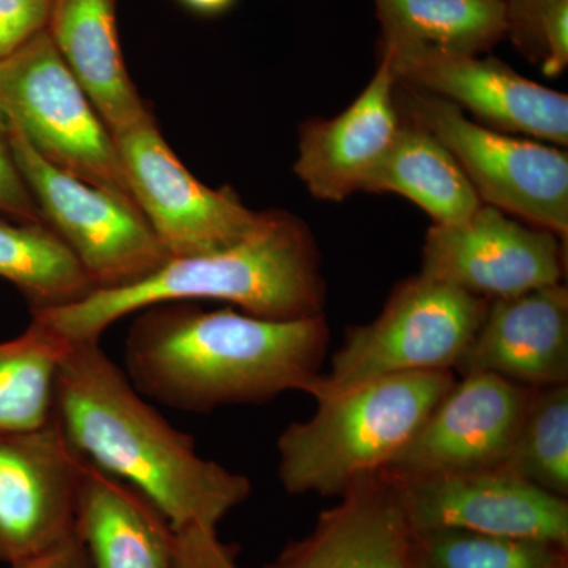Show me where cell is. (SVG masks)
Masks as SVG:
<instances>
[{"label": "cell", "mask_w": 568, "mask_h": 568, "mask_svg": "<svg viewBox=\"0 0 568 568\" xmlns=\"http://www.w3.org/2000/svg\"><path fill=\"white\" fill-rule=\"evenodd\" d=\"M125 338V373L153 402L211 413L304 392L323 373L324 315L274 321L233 308L164 302L140 310Z\"/></svg>", "instance_id": "6da1fadb"}, {"label": "cell", "mask_w": 568, "mask_h": 568, "mask_svg": "<svg viewBox=\"0 0 568 568\" xmlns=\"http://www.w3.org/2000/svg\"><path fill=\"white\" fill-rule=\"evenodd\" d=\"M54 420L85 462L136 488L175 530L216 529L252 495L248 477L201 457L192 436L142 399L100 342L63 351Z\"/></svg>", "instance_id": "7a4b0ae2"}, {"label": "cell", "mask_w": 568, "mask_h": 568, "mask_svg": "<svg viewBox=\"0 0 568 568\" xmlns=\"http://www.w3.org/2000/svg\"><path fill=\"white\" fill-rule=\"evenodd\" d=\"M324 294L320 253L308 227L290 213L264 212L237 244L170 257L140 282L32 312V321L73 345L100 342L115 321L164 302H226L264 320L293 321L323 315Z\"/></svg>", "instance_id": "3957f363"}, {"label": "cell", "mask_w": 568, "mask_h": 568, "mask_svg": "<svg viewBox=\"0 0 568 568\" xmlns=\"http://www.w3.org/2000/svg\"><path fill=\"white\" fill-rule=\"evenodd\" d=\"M455 381L452 369L407 373L316 402L315 416L276 440L280 481L291 495L342 496L390 465Z\"/></svg>", "instance_id": "277c9868"}, {"label": "cell", "mask_w": 568, "mask_h": 568, "mask_svg": "<svg viewBox=\"0 0 568 568\" xmlns=\"http://www.w3.org/2000/svg\"><path fill=\"white\" fill-rule=\"evenodd\" d=\"M488 301L424 274L392 293L381 315L351 328L331 368L306 387L316 402L381 377L454 372L487 315Z\"/></svg>", "instance_id": "5b68a950"}, {"label": "cell", "mask_w": 568, "mask_h": 568, "mask_svg": "<svg viewBox=\"0 0 568 568\" xmlns=\"http://www.w3.org/2000/svg\"><path fill=\"white\" fill-rule=\"evenodd\" d=\"M0 118L59 170L132 197L114 136L47 29L0 61Z\"/></svg>", "instance_id": "8992f818"}, {"label": "cell", "mask_w": 568, "mask_h": 568, "mask_svg": "<svg viewBox=\"0 0 568 568\" xmlns=\"http://www.w3.org/2000/svg\"><path fill=\"white\" fill-rule=\"evenodd\" d=\"M3 123L11 155L43 223L69 246L95 290L140 282L170 260L132 197L59 170L17 126Z\"/></svg>", "instance_id": "52a82bcc"}, {"label": "cell", "mask_w": 568, "mask_h": 568, "mask_svg": "<svg viewBox=\"0 0 568 568\" xmlns=\"http://www.w3.org/2000/svg\"><path fill=\"white\" fill-rule=\"evenodd\" d=\"M406 100L413 121L446 145L481 203L514 213L566 241V152L477 125L463 114L462 108L432 93L409 89Z\"/></svg>", "instance_id": "ba28073f"}, {"label": "cell", "mask_w": 568, "mask_h": 568, "mask_svg": "<svg viewBox=\"0 0 568 568\" xmlns=\"http://www.w3.org/2000/svg\"><path fill=\"white\" fill-rule=\"evenodd\" d=\"M132 200L170 257L196 256L237 244L263 213L234 190L203 185L163 140L153 115L112 134Z\"/></svg>", "instance_id": "9c48e42d"}, {"label": "cell", "mask_w": 568, "mask_h": 568, "mask_svg": "<svg viewBox=\"0 0 568 568\" xmlns=\"http://www.w3.org/2000/svg\"><path fill=\"white\" fill-rule=\"evenodd\" d=\"M394 477L416 534L465 530L568 547L566 497L529 484L506 466Z\"/></svg>", "instance_id": "30bf717a"}, {"label": "cell", "mask_w": 568, "mask_h": 568, "mask_svg": "<svg viewBox=\"0 0 568 568\" xmlns=\"http://www.w3.org/2000/svg\"><path fill=\"white\" fill-rule=\"evenodd\" d=\"M85 459L61 426L0 435V560L22 562L74 534V504Z\"/></svg>", "instance_id": "8fae6325"}, {"label": "cell", "mask_w": 568, "mask_h": 568, "mask_svg": "<svg viewBox=\"0 0 568 568\" xmlns=\"http://www.w3.org/2000/svg\"><path fill=\"white\" fill-rule=\"evenodd\" d=\"M562 248L549 231L481 204L465 223L426 234L422 272L477 297L508 298L560 283Z\"/></svg>", "instance_id": "7c38bea8"}, {"label": "cell", "mask_w": 568, "mask_h": 568, "mask_svg": "<svg viewBox=\"0 0 568 568\" xmlns=\"http://www.w3.org/2000/svg\"><path fill=\"white\" fill-rule=\"evenodd\" d=\"M536 392L488 373L462 376L386 469L420 477L503 466Z\"/></svg>", "instance_id": "4fadbf2b"}, {"label": "cell", "mask_w": 568, "mask_h": 568, "mask_svg": "<svg viewBox=\"0 0 568 568\" xmlns=\"http://www.w3.org/2000/svg\"><path fill=\"white\" fill-rule=\"evenodd\" d=\"M398 82L465 108L481 121L567 145L568 97L496 59L422 47H386Z\"/></svg>", "instance_id": "5bb4252c"}, {"label": "cell", "mask_w": 568, "mask_h": 568, "mask_svg": "<svg viewBox=\"0 0 568 568\" xmlns=\"http://www.w3.org/2000/svg\"><path fill=\"white\" fill-rule=\"evenodd\" d=\"M267 568H416V532L387 469L358 478Z\"/></svg>", "instance_id": "9a60e30c"}, {"label": "cell", "mask_w": 568, "mask_h": 568, "mask_svg": "<svg viewBox=\"0 0 568 568\" xmlns=\"http://www.w3.org/2000/svg\"><path fill=\"white\" fill-rule=\"evenodd\" d=\"M455 369L462 376L488 373L534 390L567 384V287L551 284L493 301Z\"/></svg>", "instance_id": "2e32d148"}, {"label": "cell", "mask_w": 568, "mask_h": 568, "mask_svg": "<svg viewBox=\"0 0 568 568\" xmlns=\"http://www.w3.org/2000/svg\"><path fill=\"white\" fill-rule=\"evenodd\" d=\"M396 84L390 58L383 52L375 77L346 111L302 129L294 171L317 200L339 203L365 190L402 123L395 104Z\"/></svg>", "instance_id": "e0dca14e"}, {"label": "cell", "mask_w": 568, "mask_h": 568, "mask_svg": "<svg viewBox=\"0 0 568 568\" xmlns=\"http://www.w3.org/2000/svg\"><path fill=\"white\" fill-rule=\"evenodd\" d=\"M74 536L91 568H178V532L151 500L85 462Z\"/></svg>", "instance_id": "ac0fdd59"}, {"label": "cell", "mask_w": 568, "mask_h": 568, "mask_svg": "<svg viewBox=\"0 0 568 568\" xmlns=\"http://www.w3.org/2000/svg\"><path fill=\"white\" fill-rule=\"evenodd\" d=\"M47 31L111 134L152 114L123 62L118 0H51Z\"/></svg>", "instance_id": "d6986e66"}, {"label": "cell", "mask_w": 568, "mask_h": 568, "mask_svg": "<svg viewBox=\"0 0 568 568\" xmlns=\"http://www.w3.org/2000/svg\"><path fill=\"white\" fill-rule=\"evenodd\" d=\"M365 192L402 194L437 226L465 223L484 204L446 145L416 121L399 123Z\"/></svg>", "instance_id": "ffe728a7"}, {"label": "cell", "mask_w": 568, "mask_h": 568, "mask_svg": "<svg viewBox=\"0 0 568 568\" xmlns=\"http://www.w3.org/2000/svg\"><path fill=\"white\" fill-rule=\"evenodd\" d=\"M386 47L478 54L506 37L500 0H373Z\"/></svg>", "instance_id": "44dd1931"}, {"label": "cell", "mask_w": 568, "mask_h": 568, "mask_svg": "<svg viewBox=\"0 0 568 568\" xmlns=\"http://www.w3.org/2000/svg\"><path fill=\"white\" fill-rule=\"evenodd\" d=\"M0 278L24 294L31 313L74 304L95 291L77 256L43 223L0 219Z\"/></svg>", "instance_id": "7402d4cb"}, {"label": "cell", "mask_w": 568, "mask_h": 568, "mask_svg": "<svg viewBox=\"0 0 568 568\" xmlns=\"http://www.w3.org/2000/svg\"><path fill=\"white\" fill-rule=\"evenodd\" d=\"M67 343L31 321L0 343V435L32 432L54 418V388Z\"/></svg>", "instance_id": "603a6c76"}, {"label": "cell", "mask_w": 568, "mask_h": 568, "mask_svg": "<svg viewBox=\"0 0 568 568\" xmlns=\"http://www.w3.org/2000/svg\"><path fill=\"white\" fill-rule=\"evenodd\" d=\"M503 466L529 484L567 499V384L536 392Z\"/></svg>", "instance_id": "cb8c5ba5"}, {"label": "cell", "mask_w": 568, "mask_h": 568, "mask_svg": "<svg viewBox=\"0 0 568 568\" xmlns=\"http://www.w3.org/2000/svg\"><path fill=\"white\" fill-rule=\"evenodd\" d=\"M566 549L465 530L416 534L417 568H567Z\"/></svg>", "instance_id": "d4e9b609"}, {"label": "cell", "mask_w": 568, "mask_h": 568, "mask_svg": "<svg viewBox=\"0 0 568 568\" xmlns=\"http://www.w3.org/2000/svg\"><path fill=\"white\" fill-rule=\"evenodd\" d=\"M51 0H0V61L48 28Z\"/></svg>", "instance_id": "484cf974"}, {"label": "cell", "mask_w": 568, "mask_h": 568, "mask_svg": "<svg viewBox=\"0 0 568 568\" xmlns=\"http://www.w3.org/2000/svg\"><path fill=\"white\" fill-rule=\"evenodd\" d=\"M507 33L521 54L534 62L544 59V22L564 0H500Z\"/></svg>", "instance_id": "4316f807"}, {"label": "cell", "mask_w": 568, "mask_h": 568, "mask_svg": "<svg viewBox=\"0 0 568 568\" xmlns=\"http://www.w3.org/2000/svg\"><path fill=\"white\" fill-rule=\"evenodd\" d=\"M0 213L26 223H43L41 212L24 182L9 144L6 123L0 118ZM44 224V223H43Z\"/></svg>", "instance_id": "83f0119b"}, {"label": "cell", "mask_w": 568, "mask_h": 568, "mask_svg": "<svg viewBox=\"0 0 568 568\" xmlns=\"http://www.w3.org/2000/svg\"><path fill=\"white\" fill-rule=\"evenodd\" d=\"M178 532V568H239L233 551L219 538L216 529L203 526Z\"/></svg>", "instance_id": "f1b7e54d"}, {"label": "cell", "mask_w": 568, "mask_h": 568, "mask_svg": "<svg viewBox=\"0 0 568 568\" xmlns=\"http://www.w3.org/2000/svg\"><path fill=\"white\" fill-rule=\"evenodd\" d=\"M541 71L558 77L568 65V0L558 3L544 22Z\"/></svg>", "instance_id": "f546056e"}, {"label": "cell", "mask_w": 568, "mask_h": 568, "mask_svg": "<svg viewBox=\"0 0 568 568\" xmlns=\"http://www.w3.org/2000/svg\"><path fill=\"white\" fill-rule=\"evenodd\" d=\"M11 568H91L88 556L78 537L71 536L61 545L36 556V558L22 560Z\"/></svg>", "instance_id": "4dcf8cb0"}, {"label": "cell", "mask_w": 568, "mask_h": 568, "mask_svg": "<svg viewBox=\"0 0 568 568\" xmlns=\"http://www.w3.org/2000/svg\"><path fill=\"white\" fill-rule=\"evenodd\" d=\"M181 2L196 13L219 14L231 9L235 0H181Z\"/></svg>", "instance_id": "1f68e13d"}, {"label": "cell", "mask_w": 568, "mask_h": 568, "mask_svg": "<svg viewBox=\"0 0 568 568\" xmlns=\"http://www.w3.org/2000/svg\"><path fill=\"white\" fill-rule=\"evenodd\" d=\"M417 568V567H416Z\"/></svg>", "instance_id": "d6a6232c"}]
</instances>
